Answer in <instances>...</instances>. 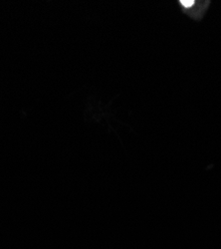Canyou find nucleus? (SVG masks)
I'll list each match as a JSON object with an SVG mask.
<instances>
[{
  "label": "nucleus",
  "instance_id": "obj_1",
  "mask_svg": "<svg viewBox=\"0 0 221 249\" xmlns=\"http://www.w3.org/2000/svg\"><path fill=\"white\" fill-rule=\"evenodd\" d=\"M210 3V1H202V0H178L177 6L186 16L194 21H202Z\"/></svg>",
  "mask_w": 221,
  "mask_h": 249
}]
</instances>
